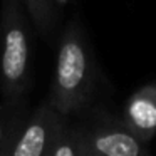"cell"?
Listing matches in <instances>:
<instances>
[{"label":"cell","instance_id":"cell-1","mask_svg":"<svg viewBox=\"0 0 156 156\" xmlns=\"http://www.w3.org/2000/svg\"><path fill=\"white\" fill-rule=\"evenodd\" d=\"M92 87L91 61L79 30L72 25L59 45L49 104L61 116L81 109Z\"/></svg>","mask_w":156,"mask_h":156},{"label":"cell","instance_id":"cell-2","mask_svg":"<svg viewBox=\"0 0 156 156\" xmlns=\"http://www.w3.org/2000/svg\"><path fill=\"white\" fill-rule=\"evenodd\" d=\"M29 72V39L19 0H5L2 12L0 81L7 99L24 92Z\"/></svg>","mask_w":156,"mask_h":156},{"label":"cell","instance_id":"cell-3","mask_svg":"<svg viewBox=\"0 0 156 156\" xmlns=\"http://www.w3.org/2000/svg\"><path fill=\"white\" fill-rule=\"evenodd\" d=\"M64 128V116H61L49 101L37 108L24 129L10 138L7 144L9 156H47L55 138Z\"/></svg>","mask_w":156,"mask_h":156},{"label":"cell","instance_id":"cell-4","mask_svg":"<svg viewBox=\"0 0 156 156\" xmlns=\"http://www.w3.org/2000/svg\"><path fill=\"white\" fill-rule=\"evenodd\" d=\"M86 144L91 156H149L144 143L124 124L99 126L86 133Z\"/></svg>","mask_w":156,"mask_h":156},{"label":"cell","instance_id":"cell-5","mask_svg":"<svg viewBox=\"0 0 156 156\" xmlns=\"http://www.w3.org/2000/svg\"><path fill=\"white\" fill-rule=\"evenodd\" d=\"M122 124L143 143L156 136V82L129 96L122 109Z\"/></svg>","mask_w":156,"mask_h":156},{"label":"cell","instance_id":"cell-6","mask_svg":"<svg viewBox=\"0 0 156 156\" xmlns=\"http://www.w3.org/2000/svg\"><path fill=\"white\" fill-rule=\"evenodd\" d=\"M86 144V134L81 129L67 128L64 124L62 131L55 138L47 156H82Z\"/></svg>","mask_w":156,"mask_h":156},{"label":"cell","instance_id":"cell-7","mask_svg":"<svg viewBox=\"0 0 156 156\" xmlns=\"http://www.w3.org/2000/svg\"><path fill=\"white\" fill-rule=\"evenodd\" d=\"M25 4L34 22L44 29L49 22V0H25Z\"/></svg>","mask_w":156,"mask_h":156},{"label":"cell","instance_id":"cell-8","mask_svg":"<svg viewBox=\"0 0 156 156\" xmlns=\"http://www.w3.org/2000/svg\"><path fill=\"white\" fill-rule=\"evenodd\" d=\"M15 131H17V128L10 124V116L4 109H0V153L9 143V139L15 134Z\"/></svg>","mask_w":156,"mask_h":156},{"label":"cell","instance_id":"cell-9","mask_svg":"<svg viewBox=\"0 0 156 156\" xmlns=\"http://www.w3.org/2000/svg\"><path fill=\"white\" fill-rule=\"evenodd\" d=\"M15 133H17V131H15ZM9 141H10V139H9ZM7 144H9V143H7ZM7 144H5V148L2 149V153H0V156H9V149H7Z\"/></svg>","mask_w":156,"mask_h":156},{"label":"cell","instance_id":"cell-10","mask_svg":"<svg viewBox=\"0 0 156 156\" xmlns=\"http://www.w3.org/2000/svg\"><path fill=\"white\" fill-rule=\"evenodd\" d=\"M82 156H91V153H89V149H87V144H84V153H82Z\"/></svg>","mask_w":156,"mask_h":156}]
</instances>
